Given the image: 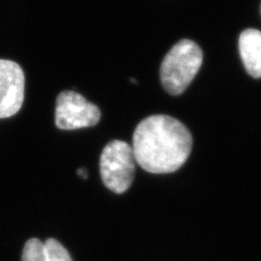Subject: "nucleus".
I'll list each match as a JSON object with an SVG mask.
<instances>
[{
    "mask_svg": "<svg viewBox=\"0 0 261 261\" xmlns=\"http://www.w3.org/2000/svg\"><path fill=\"white\" fill-rule=\"evenodd\" d=\"M193 137L182 122L156 114L144 119L135 128V162L153 174L172 173L181 168L192 151Z\"/></svg>",
    "mask_w": 261,
    "mask_h": 261,
    "instance_id": "nucleus-1",
    "label": "nucleus"
},
{
    "mask_svg": "<svg viewBox=\"0 0 261 261\" xmlns=\"http://www.w3.org/2000/svg\"><path fill=\"white\" fill-rule=\"evenodd\" d=\"M202 64L200 47L190 39L176 43L163 59L160 69L162 86L171 95H179L189 87Z\"/></svg>",
    "mask_w": 261,
    "mask_h": 261,
    "instance_id": "nucleus-2",
    "label": "nucleus"
},
{
    "mask_svg": "<svg viewBox=\"0 0 261 261\" xmlns=\"http://www.w3.org/2000/svg\"><path fill=\"white\" fill-rule=\"evenodd\" d=\"M99 168L101 179L108 190L116 194L125 193L135 175L132 146L118 140L108 143L101 152Z\"/></svg>",
    "mask_w": 261,
    "mask_h": 261,
    "instance_id": "nucleus-3",
    "label": "nucleus"
},
{
    "mask_svg": "<svg viewBox=\"0 0 261 261\" xmlns=\"http://www.w3.org/2000/svg\"><path fill=\"white\" fill-rule=\"evenodd\" d=\"M101 112L93 102L79 93L64 91L59 94L56 101V125L60 129H77L96 125Z\"/></svg>",
    "mask_w": 261,
    "mask_h": 261,
    "instance_id": "nucleus-4",
    "label": "nucleus"
},
{
    "mask_svg": "<svg viewBox=\"0 0 261 261\" xmlns=\"http://www.w3.org/2000/svg\"><path fill=\"white\" fill-rule=\"evenodd\" d=\"M25 76L18 63L0 59V119L14 116L24 100Z\"/></svg>",
    "mask_w": 261,
    "mask_h": 261,
    "instance_id": "nucleus-5",
    "label": "nucleus"
},
{
    "mask_svg": "<svg viewBox=\"0 0 261 261\" xmlns=\"http://www.w3.org/2000/svg\"><path fill=\"white\" fill-rule=\"evenodd\" d=\"M240 54L249 74L261 77V32L255 29L244 31L239 40Z\"/></svg>",
    "mask_w": 261,
    "mask_h": 261,
    "instance_id": "nucleus-6",
    "label": "nucleus"
},
{
    "mask_svg": "<svg viewBox=\"0 0 261 261\" xmlns=\"http://www.w3.org/2000/svg\"><path fill=\"white\" fill-rule=\"evenodd\" d=\"M21 261H46L44 243L38 239H30L24 245Z\"/></svg>",
    "mask_w": 261,
    "mask_h": 261,
    "instance_id": "nucleus-7",
    "label": "nucleus"
},
{
    "mask_svg": "<svg viewBox=\"0 0 261 261\" xmlns=\"http://www.w3.org/2000/svg\"><path fill=\"white\" fill-rule=\"evenodd\" d=\"M46 261H72L69 251L55 239H48L45 243Z\"/></svg>",
    "mask_w": 261,
    "mask_h": 261,
    "instance_id": "nucleus-8",
    "label": "nucleus"
},
{
    "mask_svg": "<svg viewBox=\"0 0 261 261\" xmlns=\"http://www.w3.org/2000/svg\"><path fill=\"white\" fill-rule=\"evenodd\" d=\"M77 174H79V176H81L82 178H87V176H88L87 170L84 169V168L79 169V170H77Z\"/></svg>",
    "mask_w": 261,
    "mask_h": 261,
    "instance_id": "nucleus-9",
    "label": "nucleus"
}]
</instances>
